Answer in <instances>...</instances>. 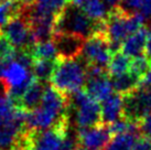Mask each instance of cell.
I'll return each mask as SVG.
<instances>
[{"mask_svg":"<svg viewBox=\"0 0 151 150\" xmlns=\"http://www.w3.org/2000/svg\"><path fill=\"white\" fill-rule=\"evenodd\" d=\"M44 89H45V86L43 85L42 82H39L37 79L28 88V91L25 92L24 95L22 96V98L20 100L17 107H20L27 112H31L33 109L38 108L41 104Z\"/></svg>","mask_w":151,"mask_h":150,"instance_id":"16","label":"cell"},{"mask_svg":"<svg viewBox=\"0 0 151 150\" xmlns=\"http://www.w3.org/2000/svg\"><path fill=\"white\" fill-rule=\"evenodd\" d=\"M70 98L52 84L45 85L41 104L38 108L27 112V128L29 130H45L63 125L68 119L67 108Z\"/></svg>","mask_w":151,"mask_h":150,"instance_id":"1","label":"cell"},{"mask_svg":"<svg viewBox=\"0 0 151 150\" xmlns=\"http://www.w3.org/2000/svg\"><path fill=\"white\" fill-rule=\"evenodd\" d=\"M151 70V60L147 55H140L131 60L130 71L142 79L145 75Z\"/></svg>","mask_w":151,"mask_h":150,"instance_id":"26","label":"cell"},{"mask_svg":"<svg viewBox=\"0 0 151 150\" xmlns=\"http://www.w3.org/2000/svg\"><path fill=\"white\" fill-rule=\"evenodd\" d=\"M81 8L94 21H105L108 17V6L104 0H89Z\"/></svg>","mask_w":151,"mask_h":150,"instance_id":"20","label":"cell"},{"mask_svg":"<svg viewBox=\"0 0 151 150\" xmlns=\"http://www.w3.org/2000/svg\"><path fill=\"white\" fill-rule=\"evenodd\" d=\"M84 87L88 95L97 102L105 100L109 95L113 94L114 89L111 81H110V76L87 79Z\"/></svg>","mask_w":151,"mask_h":150,"instance_id":"14","label":"cell"},{"mask_svg":"<svg viewBox=\"0 0 151 150\" xmlns=\"http://www.w3.org/2000/svg\"><path fill=\"white\" fill-rule=\"evenodd\" d=\"M31 54L34 60H55L58 58V51L55 48L54 43L51 40L47 41L38 42L34 46Z\"/></svg>","mask_w":151,"mask_h":150,"instance_id":"24","label":"cell"},{"mask_svg":"<svg viewBox=\"0 0 151 150\" xmlns=\"http://www.w3.org/2000/svg\"><path fill=\"white\" fill-rule=\"evenodd\" d=\"M148 34L149 28H147V25H143L141 29H139L137 32H134L125 40V42L122 43V51L131 58L143 55L146 50Z\"/></svg>","mask_w":151,"mask_h":150,"instance_id":"13","label":"cell"},{"mask_svg":"<svg viewBox=\"0 0 151 150\" xmlns=\"http://www.w3.org/2000/svg\"><path fill=\"white\" fill-rule=\"evenodd\" d=\"M81 58V56H80ZM87 63L83 58H56V66L50 83L65 95L82 89L86 84Z\"/></svg>","mask_w":151,"mask_h":150,"instance_id":"4","label":"cell"},{"mask_svg":"<svg viewBox=\"0 0 151 150\" xmlns=\"http://www.w3.org/2000/svg\"><path fill=\"white\" fill-rule=\"evenodd\" d=\"M76 138L78 146L84 147L85 149L104 150L113 138V135L110 133L109 126L101 123L87 128H78Z\"/></svg>","mask_w":151,"mask_h":150,"instance_id":"10","label":"cell"},{"mask_svg":"<svg viewBox=\"0 0 151 150\" xmlns=\"http://www.w3.org/2000/svg\"><path fill=\"white\" fill-rule=\"evenodd\" d=\"M104 1L107 4V6H108L109 8L111 9V8H114V7H117L122 0H104Z\"/></svg>","mask_w":151,"mask_h":150,"instance_id":"33","label":"cell"},{"mask_svg":"<svg viewBox=\"0 0 151 150\" xmlns=\"http://www.w3.org/2000/svg\"><path fill=\"white\" fill-rule=\"evenodd\" d=\"M87 1L89 0H70V2L73 4H75V6H78V7H82L84 4H86Z\"/></svg>","mask_w":151,"mask_h":150,"instance_id":"35","label":"cell"},{"mask_svg":"<svg viewBox=\"0 0 151 150\" xmlns=\"http://www.w3.org/2000/svg\"><path fill=\"white\" fill-rule=\"evenodd\" d=\"M16 48L11 44L7 37L2 32H0V61L12 62L14 60Z\"/></svg>","mask_w":151,"mask_h":150,"instance_id":"27","label":"cell"},{"mask_svg":"<svg viewBox=\"0 0 151 150\" xmlns=\"http://www.w3.org/2000/svg\"><path fill=\"white\" fill-rule=\"evenodd\" d=\"M105 21L92 20L81 7L70 2L56 17L54 33H72L88 39L96 32L105 31Z\"/></svg>","mask_w":151,"mask_h":150,"instance_id":"2","label":"cell"},{"mask_svg":"<svg viewBox=\"0 0 151 150\" xmlns=\"http://www.w3.org/2000/svg\"><path fill=\"white\" fill-rule=\"evenodd\" d=\"M77 138L70 133V121L45 130H29L25 150H75Z\"/></svg>","mask_w":151,"mask_h":150,"instance_id":"5","label":"cell"},{"mask_svg":"<svg viewBox=\"0 0 151 150\" xmlns=\"http://www.w3.org/2000/svg\"><path fill=\"white\" fill-rule=\"evenodd\" d=\"M31 74H32L31 70H28L20 63L12 61L6 67L2 77L8 82L10 87H12V86H18L20 84L24 83Z\"/></svg>","mask_w":151,"mask_h":150,"instance_id":"17","label":"cell"},{"mask_svg":"<svg viewBox=\"0 0 151 150\" xmlns=\"http://www.w3.org/2000/svg\"><path fill=\"white\" fill-rule=\"evenodd\" d=\"M151 112V86L138 87L124 96V117L131 121H140Z\"/></svg>","mask_w":151,"mask_h":150,"instance_id":"9","label":"cell"},{"mask_svg":"<svg viewBox=\"0 0 151 150\" xmlns=\"http://www.w3.org/2000/svg\"><path fill=\"white\" fill-rule=\"evenodd\" d=\"M147 27H149V34H148V38H147L145 55H147L148 58L151 60V25H147Z\"/></svg>","mask_w":151,"mask_h":150,"instance_id":"32","label":"cell"},{"mask_svg":"<svg viewBox=\"0 0 151 150\" xmlns=\"http://www.w3.org/2000/svg\"><path fill=\"white\" fill-rule=\"evenodd\" d=\"M70 106L75 107V121L78 128H87L101 123V109L98 102L93 100L85 89L68 95Z\"/></svg>","mask_w":151,"mask_h":150,"instance_id":"6","label":"cell"},{"mask_svg":"<svg viewBox=\"0 0 151 150\" xmlns=\"http://www.w3.org/2000/svg\"><path fill=\"white\" fill-rule=\"evenodd\" d=\"M130 66H131V58L125 54L122 51H118L111 55L108 65L109 75L114 76V75H119L129 72Z\"/></svg>","mask_w":151,"mask_h":150,"instance_id":"22","label":"cell"},{"mask_svg":"<svg viewBox=\"0 0 151 150\" xmlns=\"http://www.w3.org/2000/svg\"><path fill=\"white\" fill-rule=\"evenodd\" d=\"M110 42L105 31H99L86 39L81 58L87 65H97L108 69L111 58Z\"/></svg>","mask_w":151,"mask_h":150,"instance_id":"7","label":"cell"},{"mask_svg":"<svg viewBox=\"0 0 151 150\" xmlns=\"http://www.w3.org/2000/svg\"><path fill=\"white\" fill-rule=\"evenodd\" d=\"M38 0H20V2L22 4L23 7H30V6H33Z\"/></svg>","mask_w":151,"mask_h":150,"instance_id":"34","label":"cell"},{"mask_svg":"<svg viewBox=\"0 0 151 150\" xmlns=\"http://www.w3.org/2000/svg\"><path fill=\"white\" fill-rule=\"evenodd\" d=\"M139 123V126H140V130H141V133L147 136V137L151 138V112H149L148 115L143 117L142 119Z\"/></svg>","mask_w":151,"mask_h":150,"instance_id":"30","label":"cell"},{"mask_svg":"<svg viewBox=\"0 0 151 150\" xmlns=\"http://www.w3.org/2000/svg\"><path fill=\"white\" fill-rule=\"evenodd\" d=\"M110 81H111L115 92L125 96L132 93L139 87L141 79L138 75H136L134 73L129 71L126 73H122V74L110 76Z\"/></svg>","mask_w":151,"mask_h":150,"instance_id":"15","label":"cell"},{"mask_svg":"<svg viewBox=\"0 0 151 150\" xmlns=\"http://www.w3.org/2000/svg\"><path fill=\"white\" fill-rule=\"evenodd\" d=\"M1 32L11 42L16 50H25L31 52L38 43L31 31L28 20L21 14L9 21L1 29Z\"/></svg>","mask_w":151,"mask_h":150,"instance_id":"8","label":"cell"},{"mask_svg":"<svg viewBox=\"0 0 151 150\" xmlns=\"http://www.w3.org/2000/svg\"><path fill=\"white\" fill-rule=\"evenodd\" d=\"M58 58H77L81 56L86 39L72 33H54L52 37Z\"/></svg>","mask_w":151,"mask_h":150,"instance_id":"11","label":"cell"},{"mask_svg":"<svg viewBox=\"0 0 151 150\" xmlns=\"http://www.w3.org/2000/svg\"><path fill=\"white\" fill-rule=\"evenodd\" d=\"M145 22L146 20L140 13L129 14L118 6L110 9L105 21V31L110 42L111 53L122 51L125 40L141 29Z\"/></svg>","mask_w":151,"mask_h":150,"instance_id":"3","label":"cell"},{"mask_svg":"<svg viewBox=\"0 0 151 150\" xmlns=\"http://www.w3.org/2000/svg\"><path fill=\"white\" fill-rule=\"evenodd\" d=\"M137 13H140L145 20L149 22V25H151V0H145Z\"/></svg>","mask_w":151,"mask_h":150,"instance_id":"31","label":"cell"},{"mask_svg":"<svg viewBox=\"0 0 151 150\" xmlns=\"http://www.w3.org/2000/svg\"><path fill=\"white\" fill-rule=\"evenodd\" d=\"M0 32H1V31H0Z\"/></svg>","mask_w":151,"mask_h":150,"instance_id":"37","label":"cell"},{"mask_svg":"<svg viewBox=\"0 0 151 150\" xmlns=\"http://www.w3.org/2000/svg\"><path fill=\"white\" fill-rule=\"evenodd\" d=\"M101 123L110 125L111 123L124 117V96L119 93H113L101 102Z\"/></svg>","mask_w":151,"mask_h":150,"instance_id":"12","label":"cell"},{"mask_svg":"<svg viewBox=\"0 0 151 150\" xmlns=\"http://www.w3.org/2000/svg\"><path fill=\"white\" fill-rule=\"evenodd\" d=\"M70 0H38L33 6H30L31 11L40 14H49L58 17Z\"/></svg>","mask_w":151,"mask_h":150,"instance_id":"18","label":"cell"},{"mask_svg":"<svg viewBox=\"0 0 151 150\" xmlns=\"http://www.w3.org/2000/svg\"><path fill=\"white\" fill-rule=\"evenodd\" d=\"M55 66H56V58L55 60H34L32 73L39 82H42V83L50 82Z\"/></svg>","mask_w":151,"mask_h":150,"instance_id":"21","label":"cell"},{"mask_svg":"<svg viewBox=\"0 0 151 150\" xmlns=\"http://www.w3.org/2000/svg\"><path fill=\"white\" fill-rule=\"evenodd\" d=\"M9 89L10 85L8 82L4 77H0V118L9 116L17 107L10 100Z\"/></svg>","mask_w":151,"mask_h":150,"instance_id":"25","label":"cell"},{"mask_svg":"<svg viewBox=\"0 0 151 150\" xmlns=\"http://www.w3.org/2000/svg\"><path fill=\"white\" fill-rule=\"evenodd\" d=\"M138 137L139 135L131 133L114 136L104 150H134V142Z\"/></svg>","mask_w":151,"mask_h":150,"instance_id":"23","label":"cell"},{"mask_svg":"<svg viewBox=\"0 0 151 150\" xmlns=\"http://www.w3.org/2000/svg\"><path fill=\"white\" fill-rule=\"evenodd\" d=\"M145 0H122L120 4H118V7L122 9L125 12L129 14H134L139 11V9L143 4Z\"/></svg>","mask_w":151,"mask_h":150,"instance_id":"28","label":"cell"},{"mask_svg":"<svg viewBox=\"0 0 151 150\" xmlns=\"http://www.w3.org/2000/svg\"><path fill=\"white\" fill-rule=\"evenodd\" d=\"M134 150H151V138L141 135L134 142Z\"/></svg>","mask_w":151,"mask_h":150,"instance_id":"29","label":"cell"},{"mask_svg":"<svg viewBox=\"0 0 151 150\" xmlns=\"http://www.w3.org/2000/svg\"><path fill=\"white\" fill-rule=\"evenodd\" d=\"M22 7L20 0H0V31L9 21L20 16Z\"/></svg>","mask_w":151,"mask_h":150,"instance_id":"19","label":"cell"},{"mask_svg":"<svg viewBox=\"0 0 151 150\" xmlns=\"http://www.w3.org/2000/svg\"><path fill=\"white\" fill-rule=\"evenodd\" d=\"M75 150H87V149H85L84 147H81V146H77V148H76Z\"/></svg>","mask_w":151,"mask_h":150,"instance_id":"36","label":"cell"}]
</instances>
